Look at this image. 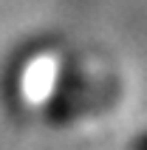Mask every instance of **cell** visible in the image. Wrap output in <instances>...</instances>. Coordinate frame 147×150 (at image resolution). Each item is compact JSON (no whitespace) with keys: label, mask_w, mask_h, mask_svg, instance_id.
Here are the masks:
<instances>
[{"label":"cell","mask_w":147,"mask_h":150,"mask_svg":"<svg viewBox=\"0 0 147 150\" xmlns=\"http://www.w3.org/2000/svg\"><path fill=\"white\" fill-rule=\"evenodd\" d=\"M127 150H147V127H144V130H139V133L130 139Z\"/></svg>","instance_id":"cell-1"}]
</instances>
